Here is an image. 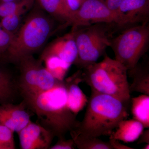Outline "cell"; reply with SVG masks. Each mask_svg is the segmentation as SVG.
Masks as SVG:
<instances>
[{"instance_id": "6da1fadb", "label": "cell", "mask_w": 149, "mask_h": 149, "mask_svg": "<svg viewBox=\"0 0 149 149\" xmlns=\"http://www.w3.org/2000/svg\"><path fill=\"white\" fill-rule=\"evenodd\" d=\"M21 96L27 107L37 116L39 123L58 139L65 137L77 127L79 121L68 107L63 80L47 91Z\"/></svg>"}, {"instance_id": "7a4b0ae2", "label": "cell", "mask_w": 149, "mask_h": 149, "mask_svg": "<svg viewBox=\"0 0 149 149\" xmlns=\"http://www.w3.org/2000/svg\"><path fill=\"white\" fill-rule=\"evenodd\" d=\"M128 104L113 96L91 91L83 120L72 131L86 137L110 136L129 116Z\"/></svg>"}, {"instance_id": "3957f363", "label": "cell", "mask_w": 149, "mask_h": 149, "mask_svg": "<svg viewBox=\"0 0 149 149\" xmlns=\"http://www.w3.org/2000/svg\"><path fill=\"white\" fill-rule=\"evenodd\" d=\"M83 69V82L91 91L113 96L126 103L130 101L128 69L119 61L105 54L101 61Z\"/></svg>"}, {"instance_id": "277c9868", "label": "cell", "mask_w": 149, "mask_h": 149, "mask_svg": "<svg viewBox=\"0 0 149 149\" xmlns=\"http://www.w3.org/2000/svg\"><path fill=\"white\" fill-rule=\"evenodd\" d=\"M54 29V22L44 12L33 10L19 28L6 52L11 62L32 55L43 47Z\"/></svg>"}, {"instance_id": "5b68a950", "label": "cell", "mask_w": 149, "mask_h": 149, "mask_svg": "<svg viewBox=\"0 0 149 149\" xmlns=\"http://www.w3.org/2000/svg\"><path fill=\"white\" fill-rule=\"evenodd\" d=\"M114 26L97 23L72 29L78 51L74 64L83 69L97 62L108 47H110L111 28Z\"/></svg>"}, {"instance_id": "8992f818", "label": "cell", "mask_w": 149, "mask_h": 149, "mask_svg": "<svg viewBox=\"0 0 149 149\" xmlns=\"http://www.w3.org/2000/svg\"><path fill=\"white\" fill-rule=\"evenodd\" d=\"M149 45V25L147 22L130 26L112 38L110 47L115 59L129 70L138 64L148 51Z\"/></svg>"}, {"instance_id": "52a82bcc", "label": "cell", "mask_w": 149, "mask_h": 149, "mask_svg": "<svg viewBox=\"0 0 149 149\" xmlns=\"http://www.w3.org/2000/svg\"><path fill=\"white\" fill-rule=\"evenodd\" d=\"M42 61L32 55L21 59L17 85L20 95H34L49 90L60 81L56 80L43 66Z\"/></svg>"}, {"instance_id": "ba28073f", "label": "cell", "mask_w": 149, "mask_h": 149, "mask_svg": "<svg viewBox=\"0 0 149 149\" xmlns=\"http://www.w3.org/2000/svg\"><path fill=\"white\" fill-rule=\"evenodd\" d=\"M97 23L123 27L118 14L110 9L103 0H85L74 15L72 28Z\"/></svg>"}, {"instance_id": "9c48e42d", "label": "cell", "mask_w": 149, "mask_h": 149, "mask_svg": "<svg viewBox=\"0 0 149 149\" xmlns=\"http://www.w3.org/2000/svg\"><path fill=\"white\" fill-rule=\"evenodd\" d=\"M17 133L22 149H49L55 137L50 130L31 120Z\"/></svg>"}, {"instance_id": "30bf717a", "label": "cell", "mask_w": 149, "mask_h": 149, "mask_svg": "<svg viewBox=\"0 0 149 149\" xmlns=\"http://www.w3.org/2000/svg\"><path fill=\"white\" fill-rule=\"evenodd\" d=\"M54 56L72 65L77 60L78 51L73 31L54 40L44 50L40 59Z\"/></svg>"}, {"instance_id": "8fae6325", "label": "cell", "mask_w": 149, "mask_h": 149, "mask_svg": "<svg viewBox=\"0 0 149 149\" xmlns=\"http://www.w3.org/2000/svg\"><path fill=\"white\" fill-rule=\"evenodd\" d=\"M26 108L23 101L19 104L0 105V125L18 133L31 120Z\"/></svg>"}, {"instance_id": "7c38bea8", "label": "cell", "mask_w": 149, "mask_h": 149, "mask_svg": "<svg viewBox=\"0 0 149 149\" xmlns=\"http://www.w3.org/2000/svg\"><path fill=\"white\" fill-rule=\"evenodd\" d=\"M116 13L123 27L148 22L149 0H124Z\"/></svg>"}, {"instance_id": "4fadbf2b", "label": "cell", "mask_w": 149, "mask_h": 149, "mask_svg": "<svg viewBox=\"0 0 149 149\" xmlns=\"http://www.w3.org/2000/svg\"><path fill=\"white\" fill-rule=\"evenodd\" d=\"M82 72L80 70H78L72 76L63 80L68 107L76 116L83 110L88 101V97L79 86V84L83 82Z\"/></svg>"}, {"instance_id": "5bb4252c", "label": "cell", "mask_w": 149, "mask_h": 149, "mask_svg": "<svg viewBox=\"0 0 149 149\" xmlns=\"http://www.w3.org/2000/svg\"><path fill=\"white\" fill-rule=\"evenodd\" d=\"M144 128L143 125L138 120L125 119L119 123L116 131L110 137L124 143H132L138 140Z\"/></svg>"}, {"instance_id": "9a60e30c", "label": "cell", "mask_w": 149, "mask_h": 149, "mask_svg": "<svg viewBox=\"0 0 149 149\" xmlns=\"http://www.w3.org/2000/svg\"><path fill=\"white\" fill-rule=\"evenodd\" d=\"M128 75L133 80L129 84L130 93L137 92L149 95V62L138 63L134 68L128 70Z\"/></svg>"}, {"instance_id": "2e32d148", "label": "cell", "mask_w": 149, "mask_h": 149, "mask_svg": "<svg viewBox=\"0 0 149 149\" xmlns=\"http://www.w3.org/2000/svg\"><path fill=\"white\" fill-rule=\"evenodd\" d=\"M19 95L17 81L8 70L0 67V105L14 103Z\"/></svg>"}, {"instance_id": "e0dca14e", "label": "cell", "mask_w": 149, "mask_h": 149, "mask_svg": "<svg viewBox=\"0 0 149 149\" xmlns=\"http://www.w3.org/2000/svg\"><path fill=\"white\" fill-rule=\"evenodd\" d=\"M41 7L57 19L73 25L74 17L70 12L63 0H38Z\"/></svg>"}, {"instance_id": "ac0fdd59", "label": "cell", "mask_w": 149, "mask_h": 149, "mask_svg": "<svg viewBox=\"0 0 149 149\" xmlns=\"http://www.w3.org/2000/svg\"><path fill=\"white\" fill-rule=\"evenodd\" d=\"M133 119L141 122L144 128H149V95L142 94L130 98Z\"/></svg>"}, {"instance_id": "d6986e66", "label": "cell", "mask_w": 149, "mask_h": 149, "mask_svg": "<svg viewBox=\"0 0 149 149\" xmlns=\"http://www.w3.org/2000/svg\"><path fill=\"white\" fill-rule=\"evenodd\" d=\"M41 60L45 62L47 70L59 81L64 80L71 65L55 56H47Z\"/></svg>"}, {"instance_id": "ffe728a7", "label": "cell", "mask_w": 149, "mask_h": 149, "mask_svg": "<svg viewBox=\"0 0 149 149\" xmlns=\"http://www.w3.org/2000/svg\"><path fill=\"white\" fill-rule=\"evenodd\" d=\"M75 147L79 149H112L109 142L95 137H86L74 132H70Z\"/></svg>"}, {"instance_id": "44dd1931", "label": "cell", "mask_w": 149, "mask_h": 149, "mask_svg": "<svg viewBox=\"0 0 149 149\" xmlns=\"http://www.w3.org/2000/svg\"><path fill=\"white\" fill-rule=\"evenodd\" d=\"M32 8L33 7H24L11 14L3 17L0 22L1 26L6 31L15 35L20 26L22 17Z\"/></svg>"}, {"instance_id": "7402d4cb", "label": "cell", "mask_w": 149, "mask_h": 149, "mask_svg": "<svg viewBox=\"0 0 149 149\" xmlns=\"http://www.w3.org/2000/svg\"><path fill=\"white\" fill-rule=\"evenodd\" d=\"M35 0H13L0 3V17L3 18L26 6H34Z\"/></svg>"}, {"instance_id": "603a6c76", "label": "cell", "mask_w": 149, "mask_h": 149, "mask_svg": "<svg viewBox=\"0 0 149 149\" xmlns=\"http://www.w3.org/2000/svg\"><path fill=\"white\" fill-rule=\"evenodd\" d=\"M14 133L9 128L0 125V149H15Z\"/></svg>"}, {"instance_id": "cb8c5ba5", "label": "cell", "mask_w": 149, "mask_h": 149, "mask_svg": "<svg viewBox=\"0 0 149 149\" xmlns=\"http://www.w3.org/2000/svg\"><path fill=\"white\" fill-rule=\"evenodd\" d=\"M14 36L3 29L0 24V54L6 53Z\"/></svg>"}, {"instance_id": "d4e9b609", "label": "cell", "mask_w": 149, "mask_h": 149, "mask_svg": "<svg viewBox=\"0 0 149 149\" xmlns=\"http://www.w3.org/2000/svg\"><path fill=\"white\" fill-rule=\"evenodd\" d=\"M74 141L72 139L67 140L65 137L58 138L56 143L51 146L50 149H74L75 148Z\"/></svg>"}, {"instance_id": "484cf974", "label": "cell", "mask_w": 149, "mask_h": 149, "mask_svg": "<svg viewBox=\"0 0 149 149\" xmlns=\"http://www.w3.org/2000/svg\"><path fill=\"white\" fill-rule=\"evenodd\" d=\"M84 1L85 0H65L67 8L74 17V15L80 9Z\"/></svg>"}, {"instance_id": "4316f807", "label": "cell", "mask_w": 149, "mask_h": 149, "mask_svg": "<svg viewBox=\"0 0 149 149\" xmlns=\"http://www.w3.org/2000/svg\"><path fill=\"white\" fill-rule=\"evenodd\" d=\"M103 1L110 9L114 12L116 13L119 6L124 0H103Z\"/></svg>"}, {"instance_id": "83f0119b", "label": "cell", "mask_w": 149, "mask_h": 149, "mask_svg": "<svg viewBox=\"0 0 149 149\" xmlns=\"http://www.w3.org/2000/svg\"><path fill=\"white\" fill-rule=\"evenodd\" d=\"M109 142L112 149H134L133 148L121 144L120 141L113 139L112 137H109Z\"/></svg>"}, {"instance_id": "f1b7e54d", "label": "cell", "mask_w": 149, "mask_h": 149, "mask_svg": "<svg viewBox=\"0 0 149 149\" xmlns=\"http://www.w3.org/2000/svg\"><path fill=\"white\" fill-rule=\"evenodd\" d=\"M137 143L141 144L143 143L149 144V130H143L141 134L139 139H138Z\"/></svg>"}, {"instance_id": "f546056e", "label": "cell", "mask_w": 149, "mask_h": 149, "mask_svg": "<svg viewBox=\"0 0 149 149\" xmlns=\"http://www.w3.org/2000/svg\"><path fill=\"white\" fill-rule=\"evenodd\" d=\"M142 149H149V144H146L143 147Z\"/></svg>"}, {"instance_id": "4dcf8cb0", "label": "cell", "mask_w": 149, "mask_h": 149, "mask_svg": "<svg viewBox=\"0 0 149 149\" xmlns=\"http://www.w3.org/2000/svg\"><path fill=\"white\" fill-rule=\"evenodd\" d=\"M13 1V0H0V3H1L7 2L10 1Z\"/></svg>"}, {"instance_id": "1f68e13d", "label": "cell", "mask_w": 149, "mask_h": 149, "mask_svg": "<svg viewBox=\"0 0 149 149\" xmlns=\"http://www.w3.org/2000/svg\"><path fill=\"white\" fill-rule=\"evenodd\" d=\"M63 1H64L65 2V0H63ZM65 5H66V4H65Z\"/></svg>"}]
</instances>
